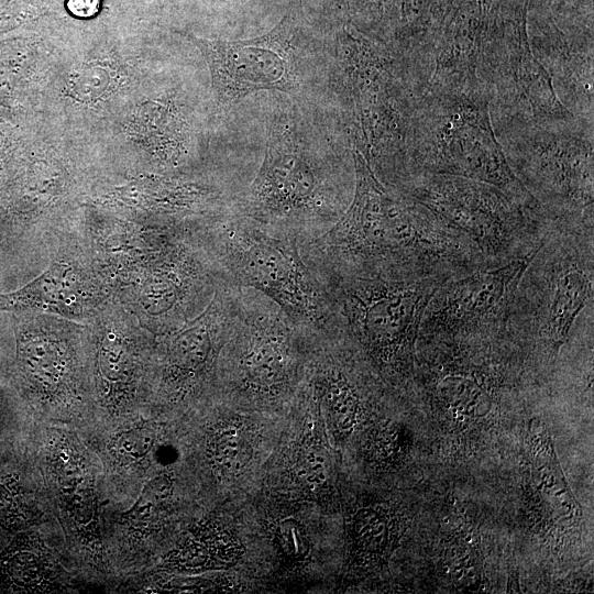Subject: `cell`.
<instances>
[{
	"label": "cell",
	"instance_id": "obj_1",
	"mask_svg": "<svg viewBox=\"0 0 594 594\" xmlns=\"http://www.w3.org/2000/svg\"><path fill=\"white\" fill-rule=\"evenodd\" d=\"M352 202L324 232L299 244L320 275L399 274L452 278L487 265L468 238L403 193L389 190L353 150Z\"/></svg>",
	"mask_w": 594,
	"mask_h": 594
},
{
	"label": "cell",
	"instance_id": "obj_2",
	"mask_svg": "<svg viewBox=\"0 0 594 594\" xmlns=\"http://www.w3.org/2000/svg\"><path fill=\"white\" fill-rule=\"evenodd\" d=\"M431 89L413 114L400 170L393 180L418 173L471 178L543 213L494 135L487 100L479 92L483 89L449 85Z\"/></svg>",
	"mask_w": 594,
	"mask_h": 594
},
{
	"label": "cell",
	"instance_id": "obj_3",
	"mask_svg": "<svg viewBox=\"0 0 594 594\" xmlns=\"http://www.w3.org/2000/svg\"><path fill=\"white\" fill-rule=\"evenodd\" d=\"M211 253L231 286L268 298L305 332L341 329L333 298L294 237L231 210L215 224Z\"/></svg>",
	"mask_w": 594,
	"mask_h": 594
},
{
	"label": "cell",
	"instance_id": "obj_4",
	"mask_svg": "<svg viewBox=\"0 0 594 594\" xmlns=\"http://www.w3.org/2000/svg\"><path fill=\"white\" fill-rule=\"evenodd\" d=\"M32 449L34 466L72 565L85 582L116 590L103 543L106 501L98 457L77 430L53 424H40Z\"/></svg>",
	"mask_w": 594,
	"mask_h": 594
},
{
	"label": "cell",
	"instance_id": "obj_5",
	"mask_svg": "<svg viewBox=\"0 0 594 594\" xmlns=\"http://www.w3.org/2000/svg\"><path fill=\"white\" fill-rule=\"evenodd\" d=\"M341 328L378 370L393 378L410 374L420 323L441 276L320 275Z\"/></svg>",
	"mask_w": 594,
	"mask_h": 594
},
{
	"label": "cell",
	"instance_id": "obj_6",
	"mask_svg": "<svg viewBox=\"0 0 594 594\" xmlns=\"http://www.w3.org/2000/svg\"><path fill=\"white\" fill-rule=\"evenodd\" d=\"M593 227H552L519 280L508 321L514 342L554 359L593 297Z\"/></svg>",
	"mask_w": 594,
	"mask_h": 594
},
{
	"label": "cell",
	"instance_id": "obj_7",
	"mask_svg": "<svg viewBox=\"0 0 594 594\" xmlns=\"http://www.w3.org/2000/svg\"><path fill=\"white\" fill-rule=\"evenodd\" d=\"M392 183L396 190L422 205L444 226L473 242L487 265L528 253L544 240L552 228L541 212L483 182L418 173Z\"/></svg>",
	"mask_w": 594,
	"mask_h": 594
},
{
	"label": "cell",
	"instance_id": "obj_8",
	"mask_svg": "<svg viewBox=\"0 0 594 594\" xmlns=\"http://www.w3.org/2000/svg\"><path fill=\"white\" fill-rule=\"evenodd\" d=\"M232 210L294 237L298 244L318 237L341 216L326 164L278 121L270 124L261 167Z\"/></svg>",
	"mask_w": 594,
	"mask_h": 594
},
{
	"label": "cell",
	"instance_id": "obj_9",
	"mask_svg": "<svg viewBox=\"0 0 594 594\" xmlns=\"http://www.w3.org/2000/svg\"><path fill=\"white\" fill-rule=\"evenodd\" d=\"M309 334L263 295L241 288L232 345L233 387L251 397L272 399L290 388L299 352Z\"/></svg>",
	"mask_w": 594,
	"mask_h": 594
},
{
	"label": "cell",
	"instance_id": "obj_10",
	"mask_svg": "<svg viewBox=\"0 0 594 594\" xmlns=\"http://www.w3.org/2000/svg\"><path fill=\"white\" fill-rule=\"evenodd\" d=\"M543 241L510 261L447 279L427 305L418 340L480 338L506 332L521 275Z\"/></svg>",
	"mask_w": 594,
	"mask_h": 594
},
{
	"label": "cell",
	"instance_id": "obj_11",
	"mask_svg": "<svg viewBox=\"0 0 594 594\" xmlns=\"http://www.w3.org/2000/svg\"><path fill=\"white\" fill-rule=\"evenodd\" d=\"M297 21L290 8L266 34L232 42L196 40L220 105H234L260 90H297L301 76Z\"/></svg>",
	"mask_w": 594,
	"mask_h": 594
},
{
	"label": "cell",
	"instance_id": "obj_12",
	"mask_svg": "<svg viewBox=\"0 0 594 594\" xmlns=\"http://www.w3.org/2000/svg\"><path fill=\"white\" fill-rule=\"evenodd\" d=\"M80 435L101 464L105 509L127 507L154 474L176 461L177 450L152 413L116 428Z\"/></svg>",
	"mask_w": 594,
	"mask_h": 594
},
{
	"label": "cell",
	"instance_id": "obj_13",
	"mask_svg": "<svg viewBox=\"0 0 594 594\" xmlns=\"http://www.w3.org/2000/svg\"><path fill=\"white\" fill-rule=\"evenodd\" d=\"M240 300L241 288L220 287L206 309L168 340L160 385L165 402H183L201 388L232 332Z\"/></svg>",
	"mask_w": 594,
	"mask_h": 594
},
{
	"label": "cell",
	"instance_id": "obj_14",
	"mask_svg": "<svg viewBox=\"0 0 594 594\" xmlns=\"http://www.w3.org/2000/svg\"><path fill=\"white\" fill-rule=\"evenodd\" d=\"M484 73L495 85L502 105L519 119L569 120L543 66L534 56L522 30L510 41L493 47Z\"/></svg>",
	"mask_w": 594,
	"mask_h": 594
},
{
	"label": "cell",
	"instance_id": "obj_15",
	"mask_svg": "<svg viewBox=\"0 0 594 594\" xmlns=\"http://www.w3.org/2000/svg\"><path fill=\"white\" fill-rule=\"evenodd\" d=\"M36 530L21 531L0 553V583L29 593H78L85 581Z\"/></svg>",
	"mask_w": 594,
	"mask_h": 594
},
{
	"label": "cell",
	"instance_id": "obj_16",
	"mask_svg": "<svg viewBox=\"0 0 594 594\" xmlns=\"http://www.w3.org/2000/svg\"><path fill=\"white\" fill-rule=\"evenodd\" d=\"M241 553L234 535L206 517L190 525L145 573L197 574L222 570L233 565Z\"/></svg>",
	"mask_w": 594,
	"mask_h": 594
},
{
	"label": "cell",
	"instance_id": "obj_17",
	"mask_svg": "<svg viewBox=\"0 0 594 594\" xmlns=\"http://www.w3.org/2000/svg\"><path fill=\"white\" fill-rule=\"evenodd\" d=\"M240 417H229L212 426L205 438V457L212 471L221 476L244 471L254 452V435Z\"/></svg>",
	"mask_w": 594,
	"mask_h": 594
},
{
	"label": "cell",
	"instance_id": "obj_18",
	"mask_svg": "<svg viewBox=\"0 0 594 594\" xmlns=\"http://www.w3.org/2000/svg\"><path fill=\"white\" fill-rule=\"evenodd\" d=\"M388 518L378 509L364 508L355 514L351 524L354 548L367 554L382 553L389 537Z\"/></svg>",
	"mask_w": 594,
	"mask_h": 594
},
{
	"label": "cell",
	"instance_id": "obj_19",
	"mask_svg": "<svg viewBox=\"0 0 594 594\" xmlns=\"http://www.w3.org/2000/svg\"><path fill=\"white\" fill-rule=\"evenodd\" d=\"M275 541L282 557L289 563L306 561L310 540L305 526L297 519L285 518L275 527Z\"/></svg>",
	"mask_w": 594,
	"mask_h": 594
},
{
	"label": "cell",
	"instance_id": "obj_20",
	"mask_svg": "<svg viewBox=\"0 0 594 594\" xmlns=\"http://www.w3.org/2000/svg\"><path fill=\"white\" fill-rule=\"evenodd\" d=\"M298 480L310 490L322 488L327 483L326 455L315 442H304L298 449L295 462Z\"/></svg>",
	"mask_w": 594,
	"mask_h": 594
},
{
	"label": "cell",
	"instance_id": "obj_21",
	"mask_svg": "<svg viewBox=\"0 0 594 594\" xmlns=\"http://www.w3.org/2000/svg\"><path fill=\"white\" fill-rule=\"evenodd\" d=\"M100 6V0H67L68 10L80 18L95 15Z\"/></svg>",
	"mask_w": 594,
	"mask_h": 594
}]
</instances>
